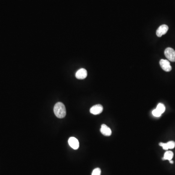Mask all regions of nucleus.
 <instances>
[{"mask_svg":"<svg viewBox=\"0 0 175 175\" xmlns=\"http://www.w3.org/2000/svg\"><path fill=\"white\" fill-rule=\"evenodd\" d=\"M152 114L154 116L156 117H159L161 116V114L158 110L156 108L155 110H153L152 111Z\"/></svg>","mask_w":175,"mask_h":175,"instance_id":"13","label":"nucleus"},{"mask_svg":"<svg viewBox=\"0 0 175 175\" xmlns=\"http://www.w3.org/2000/svg\"><path fill=\"white\" fill-rule=\"evenodd\" d=\"M101 171L99 168H96L93 170L92 175H101Z\"/></svg>","mask_w":175,"mask_h":175,"instance_id":"12","label":"nucleus"},{"mask_svg":"<svg viewBox=\"0 0 175 175\" xmlns=\"http://www.w3.org/2000/svg\"><path fill=\"white\" fill-rule=\"evenodd\" d=\"M164 55L167 59L172 62H175V51L171 47L167 48L164 51Z\"/></svg>","mask_w":175,"mask_h":175,"instance_id":"2","label":"nucleus"},{"mask_svg":"<svg viewBox=\"0 0 175 175\" xmlns=\"http://www.w3.org/2000/svg\"><path fill=\"white\" fill-rule=\"evenodd\" d=\"M160 64L162 69L165 72H170L171 71L172 67L170 65V63L168 60L162 59L160 61Z\"/></svg>","mask_w":175,"mask_h":175,"instance_id":"3","label":"nucleus"},{"mask_svg":"<svg viewBox=\"0 0 175 175\" xmlns=\"http://www.w3.org/2000/svg\"><path fill=\"white\" fill-rule=\"evenodd\" d=\"M68 143L69 145L71 146L72 149H74L75 150H77L79 146V143L78 141L77 138L75 137L70 138L68 140Z\"/></svg>","mask_w":175,"mask_h":175,"instance_id":"6","label":"nucleus"},{"mask_svg":"<svg viewBox=\"0 0 175 175\" xmlns=\"http://www.w3.org/2000/svg\"><path fill=\"white\" fill-rule=\"evenodd\" d=\"M87 76V71L83 68L78 70L75 74V77L78 79H83Z\"/></svg>","mask_w":175,"mask_h":175,"instance_id":"7","label":"nucleus"},{"mask_svg":"<svg viewBox=\"0 0 175 175\" xmlns=\"http://www.w3.org/2000/svg\"><path fill=\"white\" fill-rule=\"evenodd\" d=\"M174 156V153L171 151H167L164 153V156L162 159L163 160H168L169 161L172 160Z\"/></svg>","mask_w":175,"mask_h":175,"instance_id":"10","label":"nucleus"},{"mask_svg":"<svg viewBox=\"0 0 175 175\" xmlns=\"http://www.w3.org/2000/svg\"><path fill=\"white\" fill-rule=\"evenodd\" d=\"M168 27L167 25L165 24H163L160 26L156 31V35L157 36L159 37H161L163 35H165V34L166 33L167 31H168Z\"/></svg>","mask_w":175,"mask_h":175,"instance_id":"5","label":"nucleus"},{"mask_svg":"<svg viewBox=\"0 0 175 175\" xmlns=\"http://www.w3.org/2000/svg\"><path fill=\"white\" fill-rule=\"evenodd\" d=\"M159 146L163 147V149L168 150V149H173L175 147V142L173 141L167 142L166 143H160Z\"/></svg>","mask_w":175,"mask_h":175,"instance_id":"9","label":"nucleus"},{"mask_svg":"<svg viewBox=\"0 0 175 175\" xmlns=\"http://www.w3.org/2000/svg\"><path fill=\"white\" fill-rule=\"evenodd\" d=\"M103 110V107L101 105H96L90 108V113L93 115H98L102 113Z\"/></svg>","mask_w":175,"mask_h":175,"instance_id":"4","label":"nucleus"},{"mask_svg":"<svg viewBox=\"0 0 175 175\" xmlns=\"http://www.w3.org/2000/svg\"><path fill=\"white\" fill-rule=\"evenodd\" d=\"M100 131L103 135L106 136H110L111 135L112 131L109 127L105 124H103L100 128Z\"/></svg>","mask_w":175,"mask_h":175,"instance_id":"8","label":"nucleus"},{"mask_svg":"<svg viewBox=\"0 0 175 175\" xmlns=\"http://www.w3.org/2000/svg\"><path fill=\"white\" fill-rule=\"evenodd\" d=\"M169 162L171 164H173L174 163V161H173L172 160H170V161H169Z\"/></svg>","mask_w":175,"mask_h":175,"instance_id":"14","label":"nucleus"},{"mask_svg":"<svg viewBox=\"0 0 175 175\" xmlns=\"http://www.w3.org/2000/svg\"><path fill=\"white\" fill-rule=\"evenodd\" d=\"M160 112L161 114H163V113H164L165 110V107L164 105L162 104V103H159L158 105H157V108H156Z\"/></svg>","mask_w":175,"mask_h":175,"instance_id":"11","label":"nucleus"},{"mask_svg":"<svg viewBox=\"0 0 175 175\" xmlns=\"http://www.w3.org/2000/svg\"><path fill=\"white\" fill-rule=\"evenodd\" d=\"M55 114L57 118H64L66 115V110L64 105L61 102L56 103L54 108Z\"/></svg>","mask_w":175,"mask_h":175,"instance_id":"1","label":"nucleus"}]
</instances>
